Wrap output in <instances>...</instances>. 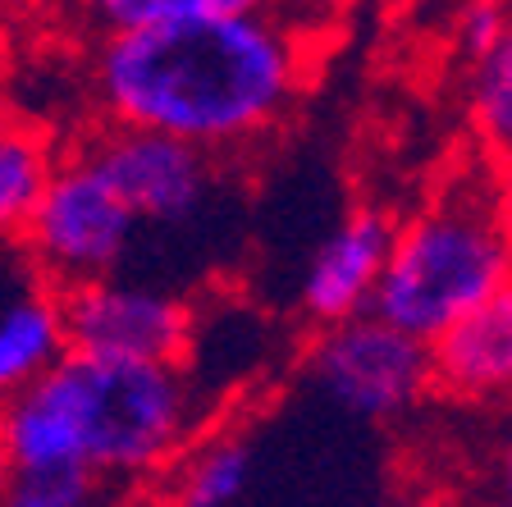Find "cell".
Wrapping results in <instances>:
<instances>
[{
    "label": "cell",
    "instance_id": "cell-1",
    "mask_svg": "<svg viewBox=\"0 0 512 507\" xmlns=\"http://www.w3.org/2000/svg\"><path fill=\"white\" fill-rule=\"evenodd\" d=\"M92 83L106 124L224 160L293 110L307 83V51L275 10L151 23L101 37Z\"/></svg>",
    "mask_w": 512,
    "mask_h": 507
},
{
    "label": "cell",
    "instance_id": "cell-2",
    "mask_svg": "<svg viewBox=\"0 0 512 507\" xmlns=\"http://www.w3.org/2000/svg\"><path fill=\"white\" fill-rule=\"evenodd\" d=\"M0 434L14 466H78L133 485L188 448L197 389L188 366L64 352L0 407Z\"/></svg>",
    "mask_w": 512,
    "mask_h": 507
},
{
    "label": "cell",
    "instance_id": "cell-3",
    "mask_svg": "<svg viewBox=\"0 0 512 507\" xmlns=\"http://www.w3.org/2000/svg\"><path fill=\"white\" fill-rule=\"evenodd\" d=\"M503 284H512V233L503 174L485 160L453 174L430 206L398 224L366 316L416 343H435Z\"/></svg>",
    "mask_w": 512,
    "mask_h": 507
},
{
    "label": "cell",
    "instance_id": "cell-4",
    "mask_svg": "<svg viewBox=\"0 0 512 507\" xmlns=\"http://www.w3.org/2000/svg\"><path fill=\"white\" fill-rule=\"evenodd\" d=\"M138 243V215L78 156L55 160V174L46 179L19 233L23 256L55 293L101 284V279H124Z\"/></svg>",
    "mask_w": 512,
    "mask_h": 507
},
{
    "label": "cell",
    "instance_id": "cell-5",
    "mask_svg": "<svg viewBox=\"0 0 512 507\" xmlns=\"http://www.w3.org/2000/svg\"><path fill=\"white\" fill-rule=\"evenodd\" d=\"M74 156L87 160L106 179V188L138 215L142 233L192 229V220H202L220 192V160L142 128L106 124Z\"/></svg>",
    "mask_w": 512,
    "mask_h": 507
},
{
    "label": "cell",
    "instance_id": "cell-6",
    "mask_svg": "<svg viewBox=\"0 0 512 507\" xmlns=\"http://www.w3.org/2000/svg\"><path fill=\"white\" fill-rule=\"evenodd\" d=\"M64 352L96 361L183 366L192 352V307L147 279H101L60 293Z\"/></svg>",
    "mask_w": 512,
    "mask_h": 507
},
{
    "label": "cell",
    "instance_id": "cell-7",
    "mask_svg": "<svg viewBox=\"0 0 512 507\" xmlns=\"http://www.w3.org/2000/svg\"><path fill=\"white\" fill-rule=\"evenodd\" d=\"M307 375L343 412L394 421L430 393V352L375 316H357L320 329L307 352Z\"/></svg>",
    "mask_w": 512,
    "mask_h": 507
},
{
    "label": "cell",
    "instance_id": "cell-8",
    "mask_svg": "<svg viewBox=\"0 0 512 507\" xmlns=\"http://www.w3.org/2000/svg\"><path fill=\"white\" fill-rule=\"evenodd\" d=\"M398 220L380 206L352 211L339 229L316 247L307 275H302V311L320 329L366 316L375 293V279L384 270V256L394 247Z\"/></svg>",
    "mask_w": 512,
    "mask_h": 507
},
{
    "label": "cell",
    "instance_id": "cell-9",
    "mask_svg": "<svg viewBox=\"0 0 512 507\" xmlns=\"http://www.w3.org/2000/svg\"><path fill=\"white\" fill-rule=\"evenodd\" d=\"M64 357L60 293L46 284L23 247L0 243V407Z\"/></svg>",
    "mask_w": 512,
    "mask_h": 507
},
{
    "label": "cell",
    "instance_id": "cell-10",
    "mask_svg": "<svg viewBox=\"0 0 512 507\" xmlns=\"http://www.w3.org/2000/svg\"><path fill=\"white\" fill-rule=\"evenodd\" d=\"M430 352V389L458 402L512 398V284L444 329Z\"/></svg>",
    "mask_w": 512,
    "mask_h": 507
},
{
    "label": "cell",
    "instance_id": "cell-11",
    "mask_svg": "<svg viewBox=\"0 0 512 507\" xmlns=\"http://www.w3.org/2000/svg\"><path fill=\"white\" fill-rule=\"evenodd\" d=\"M467 119L485 160L499 174H512V28L480 60H471Z\"/></svg>",
    "mask_w": 512,
    "mask_h": 507
},
{
    "label": "cell",
    "instance_id": "cell-12",
    "mask_svg": "<svg viewBox=\"0 0 512 507\" xmlns=\"http://www.w3.org/2000/svg\"><path fill=\"white\" fill-rule=\"evenodd\" d=\"M51 174L55 156L42 133L14 124V119H0V243H14L23 233Z\"/></svg>",
    "mask_w": 512,
    "mask_h": 507
},
{
    "label": "cell",
    "instance_id": "cell-13",
    "mask_svg": "<svg viewBox=\"0 0 512 507\" xmlns=\"http://www.w3.org/2000/svg\"><path fill=\"white\" fill-rule=\"evenodd\" d=\"M124 480L92 476L78 466H14L0 507H124Z\"/></svg>",
    "mask_w": 512,
    "mask_h": 507
},
{
    "label": "cell",
    "instance_id": "cell-14",
    "mask_svg": "<svg viewBox=\"0 0 512 507\" xmlns=\"http://www.w3.org/2000/svg\"><path fill=\"white\" fill-rule=\"evenodd\" d=\"M279 0H78L101 37L110 32H133L151 23H179V19H224V14H256L275 10Z\"/></svg>",
    "mask_w": 512,
    "mask_h": 507
},
{
    "label": "cell",
    "instance_id": "cell-15",
    "mask_svg": "<svg viewBox=\"0 0 512 507\" xmlns=\"http://www.w3.org/2000/svg\"><path fill=\"white\" fill-rule=\"evenodd\" d=\"M252 480V453L243 439H211L188 457L174 507H234Z\"/></svg>",
    "mask_w": 512,
    "mask_h": 507
},
{
    "label": "cell",
    "instance_id": "cell-16",
    "mask_svg": "<svg viewBox=\"0 0 512 507\" xmlns=\"http://www.w3.org/2000/svg\"><path fill=\"white\" fill-rule=\"evenodd\" d=\"M512 28V14L503 0H462L458 19H453V42H458L462 60H480Z\"/></svg>",
    "mask_w": 512,
    "mask_h": 507
},
{
    "label": "cell",
    "instance_id": "cell-17",
    "mask_svg": "<svg viewBox=\"0 0 512 507\" xmlns=\"http://www.w3.org/2000/svg\"><path fill=\"white\" fill-rule=\"evenodd\" d=\"M10 476H14V457H10V448H5V434H0V494H5Z\"/></svg>",
    "mask_w": 512,
    "mask_h": 507
},
{
    "label": "cell",
    "instance_id": "cell-18",
    "mask_svg": "<svg viewBox=\"0 0 512 507\" xmlns=\"http://www.w3.org/2000/svg\"><path fill=\"white\" fill-rule=\"evenodd\" d=\"M503 507H512V448L503 457Z\"/></svg>",
    "mask_w": 512,
    "mask_h": 507
},
{
    "label": "cell",
    "instance_id": "cell-19",
    "mask_svg": "<svg viewBox=\"0 0 512 507\" xmlns=\"http://www.w3.org/2000/svg\"><path fill=\"white\" fill-rule=\"evenodd\" d=\"M503 215H508V233H512V174H503Z\"/></svg>",
    "mask_w": 512,
    "mask_h": 507
},
{
    "label": "cell",
    "instance_id": "cell-20",
    "mask_svg": "<svg viewBox=\"0 0 512 507\" xmlns=\"http://www.w3.org/2000/svg\"><path fill=\"white\" fill-rule=\"evenodd\" d=\"M503 5H508V14H512V0H503Z\"/></svg>",
    "mask_w": 512,
    "mask_h": 507
}]
</instances>
